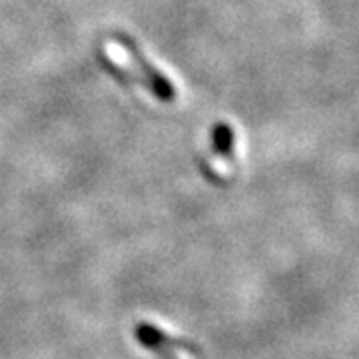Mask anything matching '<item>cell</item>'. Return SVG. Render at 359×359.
Instances as JSON below:
<instances>
[{"label": "cell", "mask_w": 359, "mask_h": 359, "mask_svg": "<svg viewBox=\"0 0 359 359\" xmlns=\"http://www.w3.org/2000/svg\"><path fill=\"white\" fill-rule=\"evenodd\" d=\"M134 339L138 341V346L146 351H150L152 355L160 359H180V355H200V349L180 337L164 332L162 327H158L154 323H138L134 327Z\"/></svg>", "instance_id": "1"}, {"label": "cell", "mask_w": 359, "mask_h": 359, "mask_svg": "<svg viewBox=\"0 0 359 359\" xmlns=\"http://www.w3.org/2000/svg\"><path fill=\"white\" fill-rule=\"evenodd\" d=\"M114 40L120 44V48L132 58L134 66L138 68V72L142 74V82L150 88V92L154 94V98H158L160 102L164 104L174 102L176 100V86L168 80L166 74H162L158 68L150 65V60L142 54L138 44L130 36L122 34V32H116Z\"/></svg>", "instance_id": "2"}, {"label": "cell", "mask_w": 359, "mask_h": 359, "mask_svg": "<svg viewBox=\"0 0 359 359\" xmlns=\"http://www.w3.org/2000/svg\"><path fill=\"white\" fill-rule=\"evenodd\" d=\"M233 130H231L230 124L226 122H218L214 130H212V148L214 152L224 158V160H230L233 156Z\"/></svg>", "instance_id": "3"}]
</instances>
